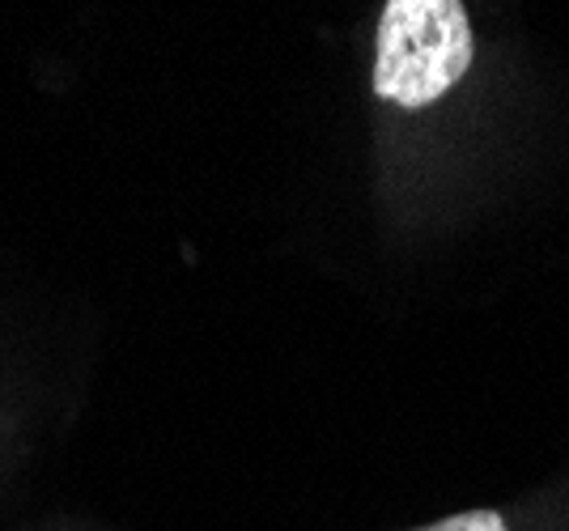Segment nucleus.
<instances>
[{
	"label": "nucleus",
	"mask_w": 569,
	"mask_h": 531,
	"mask_svg": "<svg viewBox=\"0 0 569 531\" xmlns=\"http://www.w3.org/2000/svg\"><path fill=\"white\" fill-rule=\"evenodd\" d=\"M472 64V22L463 0H387L379 18L375 94L421 111Z\"/></svg>",
	"instance_id": "obj_1"
},
{
	"label": "nucleus",
	"mask_w": 569,
	"mask_h": 531,
	"mask_svg": "<svg viewBox=\"0 0 569 531\" xmlns=\"http://www.w3.org/2000/svg\"><path fill=\"white\" fill-rule=\"evenodd\" d=\"M421 531H510V528L501 523L498 510H468V514H451V519H442V523Z\"/></svg>",
	"instance_id": "obj_2"
}]
</instances>
